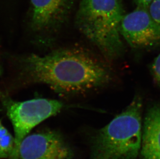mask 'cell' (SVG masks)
<instances>
[{
  "label": "cell",
  "instance_id": "6da1fadb",
  "mask_svg": "<svg viewBox=\"0 0 160 159\" xmlns=\"http://www.w3.org/2000/svg\"><path fill=\"white\" fill-rule=\"evenodd\" d=\"M20 75L29 83L48 86L57 93H87L109 84L113 72L103 60L82 47L60 48L44 55L18 59Z\"/></svg>",
  "mask_w": 160,
  "mask_h": 159
},
{
  "label": "cell",
  "instance_id": "7a4b0ae2",
  "mask_svg": "<svg viewBox=\"0 0 160 159\" xmlns=\"http://www.w3.org/2000/svg\"><path fill=\"white\" fill-rule=\"evenodd\" d=\"M125 14L121 0H80L76 24L105 59L112 61L125 51L120 27Z\"/></svg>",
  "mask_w": 160,
  "mask_h": 159
},
{
  "label": "cell",
  "instance_id": "8992f818",
  "mask_svg": "<svg viewBox=\"0 0 160 159\" xmlns=\"http://www.w3.org/2000/svg\"><path fill=\"white\" fill-rule=\"evenodd\" d=\"M120 31L122 37L135 49H146L160 45V26L148 8L138 7L125 14Z\"/></svg>",
  "mask_w": 160,
  "mask_h": 159
},
{
  "label": "cell",
  "instance_id": "52a82bcc",
  "mask_svg": "<svg viewBox=\"0 0 160 159\" xmlns=\"http://www.w3.org/2000/svg\"><path fill=\"white\" fill-rule=\"evenodd\" d=\"M73 0H30L31 27L39 33L52 32L65 21Z\"/></svg>",
  "mask_w": 160,
  "mask_h": 159
},
{
  "label": "cell",
  "instance_id": "4fadbf2b",
  "mask_svg": "<svg viewBox=\"0 0 160 159\" xmlns=\"http://www.w3.org/2000/svg\"><path fill=\"white\" fill-rule=\"evenodd\" d=\"M1 68H0V76H1ZM1 92H0V97H1Z\"/></svg>",
  "mask_w": 160,
  "mask_h": 159
},
{
  "label": "cell",
  "instance_id": "ba28073f",
  "mask_svg": "<svg viewBox=\"0 0 160 159\" xmlns=\"http://www.w3.org/2000/svg\"><path fill=\"white\" fill-rule=\"evenodd\" d=\"M140 154L142 159H160V104H153L147 111Z\"/></svg>",
  "mask_w": 160,
  "mask_h": 159
},
{
  "label": "cell",
  "instance_id": "277c9868",
  "mask_svg": "<svg viewBox=\"0 0 160 159\" xmlns=\"http://www.w3.org/2000/svg\"><path fill=\"white\" fill-rule=\"evenodd\" d=\"M3 104L14 129L15 152L32 129L44 120L57 115L65 108L61 101L46 98L17 101L5 98L3 99Z\"/></svg>",
  "mask_w": 160,
  "mask_h": 159
},
{
  "label": "cell",
  "instance_id": "8fae6325",
  "mask_svg": "<svg viewBox=\"0 0 160 159\" xmlns=\"http://www.w3.org/2000/svg\"><path fill=\"white\" fill-rule=\"evenodd\" d=\"M148 9L153 19L160 26V0H153Z\"/></svg>",
  "mask_w": 160,
  "mask_h": 159
},
{
  "label": "cell",
  "instance_id": "5b68a950",
  "mask_svg": "<svg viewBox=\"0 0 160 159\" xmlns=\"http://www.w3.org/2000/svg\"><path fill=\"white\" fill-rule=\"evenodd\" d=\"M72 156L62 135L48 130L27 135L8 159H72Z\"/></svg>",
  "mask_w": 160,
  "mask_h": 159
},
{
  "label": "cell",
  "instance_id": "9c48e42d",
  "mask_svg": "<svg viewBox=\"0 0 160 159\" xmlns=\"http://www.w3.org/2000/svg\"><path fill=\"white\" fill-rule=\"evenodd\" d=\"M16 148L15 137L0 121V159H8Z\"/></svg>",
  "mask_w": 160,
  "mask_h": 159
},
{
  "label": "cell",
  "instance_id": "30bf717a",
  "mask_svg": "<svg viewBox=\"0 0 160 159\" xmlns=\"http://www.w3.org/2000/svg\"><path fill=\"white\" fill-rule=\"evenodd\" d=\"M150 69L154 82L160 87V54L154 59Z\"/></svg>",
  "mask_w": 160,
  "mask_h": 159
},
{
  "label": "cell",
  "instance_id": "3957f363",
  "mask_svg": "<svg viewBox=\"0 0 160 159\" xmlns=\"http://www.w3.org/2000/svg\"><path fill=\"white\" fill-rule=\"evenodd\" d=\"M142 102L135 96L129 105L94 138L91 159H136L142 142Z\"/></svg>",
  "mask_w": 160,
  "mask_h": 159
},
{
  "label": "cell",
  "instance_id": "7c38bea8",
  "mask_svg": "<svg viewBox=\"0 0 160 159\" xmlns=\"http://www.w3.org/2000/svg\"><path fill=\"white\" fill-rule=\"evenodd\" d=\"M153 0H133L136 7L148 8Z\"/></svg>",
  "mask_w": 160,
  "mask_h": 159
}]
</instances>
